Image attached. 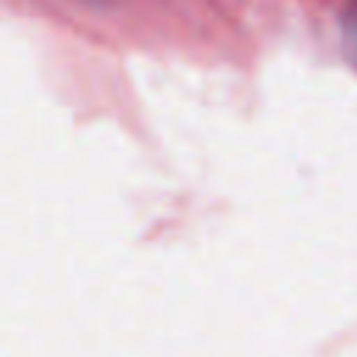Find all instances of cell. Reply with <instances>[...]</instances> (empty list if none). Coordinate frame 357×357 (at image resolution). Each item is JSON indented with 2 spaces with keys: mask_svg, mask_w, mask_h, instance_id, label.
Wrapping results in <instances>:
<instances>
[{
  "mask_svg": "<svg viewBox=\"0 0 357 357\" xmlns=\"http://www.w3.org/2000/svg\"><path fill=\"white\" fill-rule=\"evenodd\" d=\"M343 36H346V47H349V56L354 59L357 64V0L346 8L343 14Z\"/></svg>",
  "mask_w": 357,
  "mask_h": 357,
  "instance_id": "cell-1",
  "label": "cell"
}]
</instances>
